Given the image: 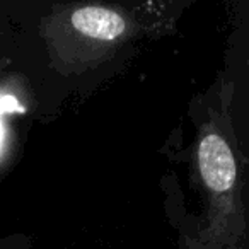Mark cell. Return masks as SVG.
<instances>
[{
    "mask_svg": "<svg viewBox=\"0 0 249 249\" xmlns=\"http://www.w3.org/2000/svg\"><path fill=\"white\" fill-rule=\"evenodd\" d=\"M198 167L203 183L215 193H225L235 184L237 164L229 143L218 133L210 132L200 140Z\"/></svg>",
    "mask_w": 249,
    "mask_h": 249,
    "instance_id": "obj_1",
    "label": "cell"
},
{
    "mask_svg": "<svg viewBox=\"0 0 249 249\" xmlns=\"http://www.w3.org/2000/svg\"><path fill=\"white\" fill-rule=\"evenodd\" d=\"M72 26L77 33L94 41H116L126 33L128 24L120 12L99 5L79 7L72 14Z\"/></svg>",
    "mask_w": 249,
    "mask_h": 249,
    "instance_id": "obj_2",
    "label": "cell"
}]
</instances>
